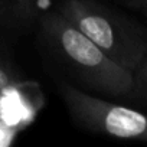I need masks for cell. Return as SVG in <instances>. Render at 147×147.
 Here are the masks:
<instances>
[{
  "label": "cell",
  "instance_id": "cell-1",
  "mask_svg": "<svg viewBox=\"0 0 147 147\" xmlns=\"http://www.w3.org/2000/svg\"><path fill=\"white\" fill-rule=\"evenodd\" d=\"M38 28L48 51L80 81V90L110 97L133 94L134 74L110 59L56 9L43 12Z\"/></svg>",
  "mask_w": 147,
  "mask_h": 147
},
{
  "label": "cell",
  "instance_id": "cell-2",
  "mask_svg": "<svg viewBox=\"0 0 147 147\" xmlns=\"http://www.w3.org/2000/svg\"><path fill=\"white\" fill-rule=\"evenodd\" d=\"M56 10L110 59L136 72L147 55V30L100 0H61Z\"/></svg>",
  "mask_w": 147,
  "mask_h": 147
},
{
  "label": "cell",
  "instance_id": "cell-3",
  "mask_svg": "<svg viewBox=\"0 0 147 147\" xmlns=\"http://www.w3.org/2000/svg\"><path fill=\"white\" fill-rule=\"evenodd\" d=\"M59 92L75 124L87 131L147 143V114L118 105L62 81Z\"/></svg>",
  "mask_w": 147,
  "mask_h": 147
},
{
  "label": "cell",
  "instance_id": "cell-4",
  "mask_svg": "<svg viewBox=\"0 0 147 147\" xmlns=\"http://www.w3.org/2000/svg\"><path fill=\"white\" fill-rule=\"evenodd\" d=\"M43 13L40 0H0V29L9 33H29Z\"/></svg>",
  "mask_w": 147,
  "mask_h": 147
},
{
  "label": "cell",
  "instance_id": "cell-5",
  "mask_svg": "<svg viewBox=\"0 0 147 147\" xmlns=\"http://www.w3.org/2000/svg\"><path fill=\"white\" fill-rule=\"evenodd\" d=\"M22 72L13 59L0 51V91L7 90L22 81Z\"/></svg>",
  "mask_w": 147,
  "mask_h": 147
},
{
  "label": "cell",
  "instance_id": "cell-6",
  "mask_svg": "<svg viewBox=\"0 0 147 147\" xmlns=\"http://www.w3.org/2000/svg\"><path fill=\"white\" fill-rule=\"evenodd\" d=\"M133 92L147 97V55L134 72V90Z\"/></svg>",
  "mask_w": 147,
  "mask_h": 147
},
{
  "label": "cell",
  "instance_id": "cell-7",
  "mask_svg": "<svg viewBox=\"0 0 147 147\" xmlns=\"http://www.w3.org/2000/svg\"><path fill=\"white\" fill-rule=\"evenodd\" d=\"M136 9H140V10H143V12L147 15V0H141V2L137 5Z\"/></svg>",
  "mask_w": 147,
  "mask_h": 147
},
{
  "label": "cell",
  "instance_id": "cell-8",
  "mask_svg": "<svg viewBox=\"0 0 147 147\" xmlns=\"http://www.w3.org/2000/svg\"><path fill=\"white\" fill-rule=\"evenodd\" d=\"M127 2H128V3H130L133 7H137V5L141 2V0H127Z\"/></svg>",
  "mask_w": 147,
  "mask_h": 147
}]
</instances>
